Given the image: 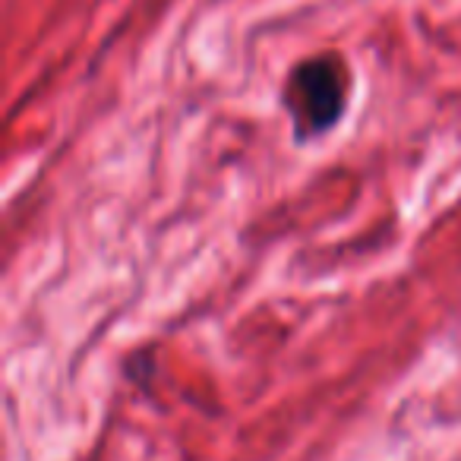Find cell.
I'll return each mask as SVG.
<instances>
[{
  "label": "cell",
  "instance_id": "obj_1",
  "mask_svg": "<svg viewBox=\"0 0 461 461\" xmlns=\"http://www.w3.org/2000/svg\"><path fill=\"white\" fill-rule=\"evenodd\" d=\"M345 102L348 73L332 54H320V58L297 64L288 79V89H285V104L297 123V136L303 140L335 127V121L345 111Z\"/></svg>",
  "mask_w": 461,
  "mask_h": 461
}]
</instances>
